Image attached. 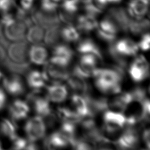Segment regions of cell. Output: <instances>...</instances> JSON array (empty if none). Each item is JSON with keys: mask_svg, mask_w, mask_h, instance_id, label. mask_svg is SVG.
Returning a JSON list of instances; mask_svg holds the SVG:
<instances>
[{"mask_svg": "<svg viewBox=\"0 0 150 150\" xmlns=\"http://www.w3.org/2000/svg\"><path fill=\"white\" fill-rule=\"evenodd\" d=\"M53 56L70 63L74 56V52L68 45L58 44L53 48Z\"/></svg>", "mask_w": 150, "mask_h": 150, "instance_id": "obj_32", "label": "cell"}, {"mask_svg": "<svg viewBox=\"0 0 150 150\" xmlns=\"http://www.w3.org/2000/svg\"><path fill=\"white\" fill-rule=\"evenodd\" d=\"M149 42H150V36L149 32L142 34L140 42L138 44L139 49L142 51H148L149 49Z\"/></svg>", "mask_w": 150, "mask_h": 150, "instance_id": "obj_42", "label": "cell"}, {"mask_svg": "<svg viewBox=\"0 0 150 150\" xmlns=\"http://www.w3.org/2000/svg\"><path fill=\"white\" fill-rule=\"evenodd\" d=\"M21 8L29 12L33 9L34 0H20Z\"/></svg>", "mask_w": 150, "mask_h": 150, "instance_id": "obj_44", "label": "cell"}, {"mask_svg": "<svg viewBox=\"0 0 150 150\" xmlns=\"http://www.w3.org/2000/svg\"><path fill=\"white\" fill-rule=\"evenodd\" d=\"M126 117L122 112L107 110L103 114V127L102 132L104 135L115 136L125 126Z\"/></svg>", "mask_w": 150, "mask_h": 150, "instance_id": "obj_3", "label": "cell"}, {"mask_svg": "<svg viewBox=\"0 0 150 150\" xmlns=\"http://www.w3.org/2000/svg\"><path fill=\"white\" fill-rule=\"evenodd\" d=\"M97 35L101 40L108 42L109 44L113 43L115 42V40L117 39L116 34H112L109 33H107L101 30L100 28H97Z\"/></svg>", "mask_w": 150, "mask_h": 150, "instance_id": "obj_40", "label": "cell"}, {"mask_svg": "<svg viewBox=\"0 0 150 150\" xmlns=\"http://www.w3.org/2000/svg\"><path fill=\"white\" fill-rule=\"evenodd\" d=\"M46 81H47V77L44 72L42 73L38 70H30L26 74L27 84L33 91H40L45 86Z\"/></svg>", "mask_w": 150, "mask_h": 150, "instance_id": "obj_23", "label": "cell"}, {"mask_svg": "<svg viewBox=\"0 0 150 150\" xmlns=\"http://www.w3.org/2000/svg\"><path fill=\"white\" fill-rule=\"evenodd\" d=\"M132 102L134 101L130 92H125L121 94L119 93V95L112 99L111 101H109V108L118 112H123Z\"/></svg>", "mask_w": 150, "mask_h": 150, "instance_id": "obj_21", "label": "cell"}, {"mask_svg": "<svg viewBox=\"0 0 150 150\" xmlns=\"http://www.w3.org/2000/svg\"><path fill=\"white\" fill-rule=\"evenodd\" d=\"M44 36V29L37 25L30 26L26 35V41L33 44L41 43Z\"/></svg>", "mask_w": 150, "mask_h": 150, "instance_id": "obj_31", "label": "cell"}, {"mask_svg": "<svg viewBox=\"0 0 150 150\" xmlns=\"http://www.w3.org/2000/svg\"><path fill=\"white\" fill-rule=\"evenodd\" d=\"M23 150H40V149L36 142L28 140V142Z\"/></svg>", "mask_w": 150, "mask_h": 150, "instance_id": "obj_46", "label": "cell"}, {"mask_svg": "<svg viewBox=\"0 0 150 150\" xmlns=\"http://www.w3.org/2000/svg\"><path fill=\"white\" fill-rule=\"evenodd\" d=\"M0 132L5 137L12 141L17 136V126L13 120L7 119H3L0 122Z\"/></svg>", "mask_w": 150, "mask_h": 150, "instance_id": "obj_30", "label": "cell"}, {"mask_svg": "<svg viewBox=\"0 0 150 150\" xmlns=\"http://www.w3.org/2000/svg\"><path fill=\"white\" fill-rule=\"evenodd\" d=\"M142 139L144 142L145 143L146 146L148 149H149L150 147V130L149 128H146L145 130L143 131L142 133Z\"/></svg>", "mask_w": 150, "mask_h": 150, "instance_id": "obj_45", "label": "cell"}, {"mask_svg": "<svg viewBox=\"0 0 150 150\" xmlns=\"http://www.w3.org/2000/svg\"><path fill=\"white\" fill-rule=\"evenodd\" d=\"M2 78H3V74L1 73V71H0V80H1Z\"/></svg>", "mask_w": 150, "mask_h": 150, "instance_id": "obj_51", "label": "cell"}, {"mask_svg": "<svg viewBox=\"0 0 150 150\" xmlns=\"http://www.w3.org/2000/svg\"><path fill=\"white\" fill-rule=\"evenodd\" d=\"M28 42L25 39L9 44L7 49V59L13 63L21 64L28 63Z\"/></svg>", "mask_w": 150, "mask_h": 150, "instance_id": "obj_7", "label": "cell"}, {"mask_svg": "<svg viewBox=\"0 0 150 150\" xmlns=\"http://www.w3.org/2000/svg\"><path fill=\"white\" fill-rule=\"evenodd\" d=\"M67 81L69 87L74 91L81 93L82 95L90 93V85L86 81V79L71 73Z\"/></svg>", "mask_w": 150, "mask_h": 150, "instance_id": "obj_22", "label": "cell"}, {"mask_svg": "<svg viewBox=\"0 0 150 150\" xmlns=\"http://www.w3.org/2000/svg\"><path fill=\"white\" fill-rule=\"evenodd\" d=\"M83 8H84V10L85 11L86 14L90 16H92V17L96 18L103 12V11L96 6L92 1L84 4Z\"/></svg>", "mask_w": 150, "mask_h": 150, "instance_id": "obj_38", "label": "cell"}, {"mask_svg": "<svg viewBox=\"0 0 150 150\" xmlns=\"http://www.w3.org/2000/svg\"><path fill=\"white\" fill-rule=\"evenodd\" d=\"M54 1H57V2H59V1H63V0H54Z\"/></svg>", "mask_w": 150, "mask_h": 150, "instance_id": "obj_52", "label": "cell"}, {"mask_svg": "<svg viewBox=\"0 0 150 150\" xmlns=\"http://www.w3.org/2000/svg\"><path fill=\"white\" fill-rule=\"evenodd\" d=\"M148 0H130L127 11L131 17L140 19H142L148 11Z\"/></svg>", "mask_w": 150, "mask_h": 150, "instance_id": "obj_19", "label": "cell"}, {"mask_svg": "<svg viewBox=\"0 0 150 150\" xmlns=\"http://www.w3.org/2000/svg\"><path fill=\"white\" fill-rule=\"evenodd\" d=\"M61 27L59 25H54L47 29L44 35V44L49 48H53L59 44L61 39Z\"/></svg>", "mask_w": 150, "mask_h": 150, "instance_id": "obj_27", "label": "cell"}, {"mask_svg": "<svg viewBox=\"0 0 150 150\" xmlns=\"http://www.w3.org/2000/svg\"><path fill=\"white\" fill-rule=\"evenodd\" d=\"M124 76V74L113 68H96L93 74L96 87L104 94L120 93Z\"/></svg>", "mask_w": 150, "mask_h": 150, "instance_id": "obj_1", "label": "cell"}, {"mask_svg": "<svg viewBox=\"0 0 150 150\" xmlns=\"http://www.w3.org/2000/svg\"><path fill=\"white\" fill-rule=\"evenodd\" d=\"M47 51L43 45L34 44L28 49V58L36 65H43L47 61Z\"/></svg>", "mask_w": 150, "mask_h": 150, "instance_id": "obj_24", "label": "cell"}, {"mask_svg": "<svg viewBox=\"0 0 150 150\" xmlns=\"http://www.w3.org/2000/svg\"><path fill=\"white\" fill-rule=\"evenodd\" d=\"M82 95L86 100L90 117L93 118L101 112L106 111L109 108V101L107 98L93 97L90 93Z\"/></svg>", "mask_w": 150, "mask_h": 150, "instance_id": "obj_13", "label": "cell"}, {"mask_svg": "<svg viewBox=\"0 0 150 150\" xmlns=\"http://www.w3.org/2000/svg\"><path fill=\"white\" fill-rule=\"evenodd\" d=\"M5 47L0 44V65L2 66L5 59L7 58L6 52H5Z\"/></svg>", "mask_w": 150, "mask_h": 150, "instance_id": "obj_48", "label": "cell"}, {"mask_svg": "<svg viewBox=\"0 0 150 150\" xmlns=\"http://www.w3.org/2000/svg\"><path fill=\"white\" fill-rule=\"evenodd\" d=\"M129 74L132 81L140 83L149 76V66L146 58L142 55L136 57L129 68Z\"/></svg>", "mask_w": 150, "mask_h": 150, "instance_id": "obj_6", "label": "cell"}, {"mask_svg": "<svg viewBox=\"0 0 150 150\" xmlns=\"http://www.w3.org/2000/svg\"><path fill=\"white\" fill-rule=\"evenodd\" d=\"M1 144H0V150H1Z\"/></svg>", "mask_w": 150, "mask_h": 150, "instance_id": "obj_53", "label": "cell"}, {"mask_svg": "<svg viewBox=\"0 0 150 150\" xmlns=\"http://www.w3.org/2000/svg\"><path fill=\"white\" fill-rule=\"evenodd\" d=\"M28 140L22 137H18L17 136L12 140L11 150H23Z\"/></svg>", "mask_w": 150, "mask_h": 150, "instance_id": "obj_41", "label": "cell"}, {"mask_svg": "<svg viewBox=\"0 0 150 150\" xmlns=\"http://www.w3.org/2000/svg\"><path fill=\"white\" fill-rule=\"evenodd\" d=\"M58 7V2L54 0H40V9L45 11L56 12Z\"/></svg>", "mask_w": 150, "mask_h": 150, "instance_id": "obj_37", "label": "cell"}, {"mask_svg": "<svg viewBox=\"0 0 150 150\" xmlns=\"http://www.w3.org/2000/svg\"><path fill=\"white\" fill-rule=\"evenodd\" d=\"M45 124L47 128H53L57 121V117L53 111L46 116L43 118Z\"/></svg>", "mask_w": 150, "mask_h": 150, "instance_id": "obj_43", "label": "cell"}, {"mask_svg": "<svg viewBox=\"0 0 150 150\" xmlns=\"http://www.w3.org/2000/svg\"><path fill=\"white\" fill-rule=\"evenodd\" d=\"M149 29V21L147 19H130L128 25V32L135 36L148 33Z\"/></svg>", "mask_w": 150, "mask_h": 150, "instance_id": "obj_26", "label": "cell"}, {"mask_svg": "<svg viewBox=\"0 0 150 150\" xmlns=\"http://www.w3.org/2000/svg\"><path fill=\"white\" fill-rule=\"evenodd\" d=\"M30 108L25 101L17 99L13 101L9 106V112L13 121H20L27 117Z\"/></svg>", "mask_w": 150, "mask_h": 150, "instance_id": "obj_17", "label": "cell"}, {"mask_svg": "<svg viewBox=\"0 0 150 150\" xmlns=\"http://www.w3.org/2000/svg\"><path fill=\"white\" fill-rule=\"evenodd\" d=\"M46 140L56 149L67 148L69 146H72L74 142V140L61 129L52 133L46 138Z\"/></svg>", "mask_w": 150, "mask_h": 150, "instance_id": "obj_18", "label": "cell"}, {"mask_svg": "<svg viewBox=\"0 0 150 150\" xmlns=\"http://www.w3.org/2000/svg\"><path fill=\"white\" fill-rule=\"evenodd\" d=\"M68 96V90L65 85L60 82H53L47 87V98L53 103H60L66 100Z\"/></svg>", "mask_w": 150, "mask_h": 150, "instance_id": "obj_15", "label": "cell"}, {"mask_svg": "<svg viewBox=\"0 0 150 150\" xmlns=\"http://www.w3.org/2000/svg\"><path fill=\"white\" fill-rule=\"evenodd\" d=\"M72 104L75 109V112L81 118L90 116L86 100L82 95L74 94L71 97Z\"/></svg>", "mask_w": 150, "mask_h": 150, "instance_id": "obj_28", "label": "cell"}, {"mask_svg": "<svg viewBox=\"0 0 150 150\" xmlns=\"http://www.w3.org/2000/svg\"><path fill=\"white\" fill-rule=\"evenodd\" d=\"M108 15L116 23L119 31L125 33L128 32V25L130 18L124 8L121 7H111L109 9Z\"/></svg>", "mask_w": 150, "mask_h": 150, "instance_id": "obj_14", "label": "cell"}, {"mask_svg": "<svg viewBox=\"0 0 150 150\" xmlns=\"http://www.w3.org/2000/svg\"><path fill=\"white\" fill-rule=\"evenodd\" d=\"M25 131L27 136V140L36 142L44 138L46 126L42 118L37 115L31 118L26 122Z\"/></svg>", "mask_w": 150, "mask_h": 150, "instance_id": "obj_5", "label": "cell"}, {"mask_svg": "<svg viewBox=\"0 0 150 150\" xmlns=\"http://www.w3.org/2000/svg\"><path fill=\"white\" fill-rule=\"evenodd\" d=\"M5 103H6V95L4 91L0 89V111L4 108Z\"/></svg>", "mask_w": 150, "mask_h": 150, "instance_id": "obj_47", "label": "cell"}, {"mask_svg": "<svg viewBox=\"0 0 150 150\" xmlns=\"http://www.w3.org/2000/svg\"><path fill=\"white\" fill-rule=\"evenodd\" d=\"M57 116L63 122H70L76 125L80 124L82 119L76 112L72 111L67 107H59Z\"/></svg>", "mask_w": 150, "mask_h": 150, "instance_id": "obj_29", "label": "cell"}, {"mask_svg": "<svg viewBox=\"0 0 150 150\" xmlns=\"http://www.w3.org/2000/svg\"><path fill=\"white\" fill-rule=\"evenodd\" d=\"M99 61H102L96 56L92 54H82L80 58L79 62L74 67L73 74L76 76L87 79L93 76V72L97 68Z\"/></svg>", "mask_w": 150, "mask_h": 150, "instance_id": "obj_4", "label": "cell"}, {"mask_svg": "<svg viewBox=\"0 0 150 150\" xmlns=\"http://www.w3.org/2000/svg\"><path fill=\"white\" fill-rule=\"evenodd\" d=\"M139 134L137 129L125 128L114 144L119 150H133L138 146Z\"/></svg>", "mask_w": 150, "mask_h": 150, "instance_id": "obj_9", "label": "cell"}, {"mask_svg": "<svg viewBox=\"0 0 150 150\" xmlns=\"http://www.w3.org/2000/svg\"><path fill=\"white\" fill-rule=\"evenodd\" d=\"M79 4L77 0H63L61 9L69 13L76 14L79 9Z\"/></svg>", "mask_w": 150, "mask_h": 150, "instance_id": "obj_35", "label": "cell"}, {"mask_svg": "<svg viewBox=\"0 0 150 150\" xmlns=\"http://www.w3.org/2000/svg\"><path fill=\"white\" fill-rule=\"evenodd\" d=\"M76 23L78 31L86 33L95 30L99 25L96 17L86 14L77 17Z\"/></svg>", "mask_w": 150, "mask_h": 150, "instance_id": "obj_25", "label": "cell"}, {"mask_svg": "<svg viewBox=\"0 0 150 150\" xmlns=\"http://www.w3.org/2000/svg\"><path fill=\"white\" fill-rule=\"evenodd\" d=\"M27 28L28 26L23 21L17 19L11 15H3L0 29L8 42H18L25 40Z\"/></svg>", "mask_w": 150, "mask_h": 150, "instance_id": "obj_2", "label": "cell"}, {"mask_svg": "<svg viewBox=\"0 0 150 150\" xmlns=\"http://www.w3.org/2000/svg\"><path fill=\"white\" fill-rule=\"evenodd\" d=\"M30 11V17L33 22L44 29H47L60 24V20L57 12H47L41 9H36L33 8Z\"/></svg>", "mask_w": 150, "mask_h": 150, "instance_id": "obj_8", "label": "cell"}, {"mask_svg": "<svg viewBox=\"0 0 150 150\" xmlns=\"http://www.w3.org/2000/svg\"><path fill=\"white\" fill-rule=\"evenodd\" d=\"M61 36L64 41L67 42H76L80 39V34L78 29L73 25H67L61 28Z\"/></svg>", "mask_w": 150, "mask_h": 150, "instance_id": "obj_33", "label": "cell"}, {"mask_svg": "<svg viewBox=\"0 0 150 150\" xmlns=\"http://www.w3.org/2000/svg\"><path fill=\"white\" fill-rule=\"evenodd\" d=\"M100 28L101 30L107 32V33H112V34H117L118 32H119V29L118 27L113 20L109 17L108 15H107L103 19V20L100 23Z\"/></svg>", "mask_w": 150, "mask_h": 150, "instance_id": "obj_34", "label": "cell"}, {"mask_svg": "<svg viewBox=\"0 0 150 150\" xmlns=\"http://www.w3.org/2000/svg\"><path fill=\"white\" fill-rule=\"evenodd\" d=\"M45 64V66L44 73L47 80L51 79L53 82L66 81L69 75L71 74L67 68L55 65L49 61H46Z\"/></svg>", "mask_w": 150, "mask_h": 150, "instance_id": "obj_12", "label": "cell"}, {"mask_svg": "<svg viewBox=\"0 0 150 150\" xmlns=\"http://www.w3.org/2000/svg\"><path fill=\"white\" fill-rule=\"evenodd\" d=\"M77 52L82 54H92L103 60V55L100 48L91 39H85L80 41L76 47Z\"/></svg>", "mask_w": 150, "mask_h": 150, "instance_id": "obj_20", "label": "cell"}, {"mask_svg": "<svg viewBox=\"0 0 150 150\" xmlns=\"http://www.w3.org/2000/svg\"><path fill=\"white\" fill-rule=\"evenodd\" d=\"M3 85L9 94L13 96L22 95L25 92V87L20 75L12 74L3 79Z\"/></svg>", "mask_w": 150, "mask_h": 150, "instance_id": "obj_11", "label": "cell"}, {"mask_svg": "<svg viewBox=\"0 0 150 150\" xmlns=\"http://www.w3.org/2000/svg\"><path fill=\"white\" fill-rule=\"evenodd\" d=\"M112 45L117 52L125 58L136 56L139 49L138 44L128 38L120 39L114 42Z\"/></svg>", "mask_w": 150, "mask_h": 150, "instance_id": "obj_16", "label": "cell"}, {"mask_svg": "<svg viewBox=\"0 0 150 150\" xmlns=\"http://www.w3.org/2000/svg\"><path fill=\"white\" fill-rule=\"evenodd\" d=\"M77 1L79 3H82L83 4H87V3L91 2L92 0H77Z\"/></svg>", "mask_w": 150, "mask_h": 150, "instance_id": "obj_50", "label": "cell"}, {"mask_svg": "<svg viewBox=\"0 0 150 150\" xmlns=\"http://www.w3.org/2000/svg\"><path fill=\"white\" fill-rule=\"evenodd\" d=\"M132 95L133 101L141 103L146 98H147V93L146 89L143 87H138L130 91Z\"/></svg>", "mask_w": 150, "mask_h": 150, "instance_id": "obj_39", "label": "cell"}, {"mask_svg": "<svg viewBox=\"0 0 150 150\" xmlns=\"http://www.w3.org/2000/svg\"><path fill=\"white\" fill-rule=\"evenodd\" d=\"M58 17L60 21H62L63 23L67 24V25H73L77 18L76 14L65 11L61 9V8L59 12Z\"/></svg>", "mask_w": 150, "mask_h": 150, "instance_id": "obj_36", "label": "cell"}, {"mask_svg": "<svg viewBox=\"0 0 150 150\" xmlns=\"http://www.w3.org/2000/svg\"><path fill=\"white\" fill-rule=\"evenodd\" d=\"M40 91H33L26 96V102L32 104L38 116L42 119L52 112L50 101L47 97H40Z\"/></svg>", "mask_w": 150, "mask_h": 150, "instance_id": "obj_10", "label": "cell"}, {"mask_svg": "<svg viewBox=\"0 0 150 150\" xmlns=\"http://www.w3.org/2000/svg\"><path fill=\"white\" fill-rule=\"evenodd\" d=\"M108 4H119L122 0H107Z\"/></svg>", "mask_w": 150, "mask_h": 150, "instance_id": "obj_49", "label": "cell"}]
</instances>
